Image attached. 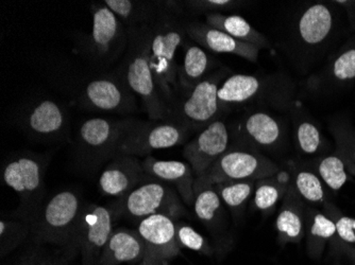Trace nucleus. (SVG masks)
Instances as JSON below:
<instances>
[{"instance_id": "f257e3e1", "label": "nucleus", "mask_w": 355, "mask_h": 265, "mask_svg": "<svg viewBox=\"0 0 355 265\" xmlns=\"http://www.w3.org/2000/svg\"><path fill=\"white\" fill-rule=\"evenodd\" d=\"M340 13L334 3L305 6L295 19L291 31V45L305 67H311L334 49L340 39Z\"/></svg>"}, {"instance_id": "f03ea898", "label": "nucleus", "mask_w": 355, "mask_h": 265, "mask_svg": "<svg viewBox=\"0 0 355 265\" xmlns=\"http://www.w3.org/2000/svg\"><path fill=\"white\" fill-rule=\"evenodd\" d=\"M125 82L143 101L151 120H171L173 111L163 99L149 61V25L131 28Z\"/></svg>"}, {"instance_id": "7ed1b4c3", "label": "nucleus", "mask_w": 355, "mask_h": 265, "mask_svg": "<svg viewBox=\"0 0 355 265\" xmlns=\"http://www.w3.org/2000/svg\"><path fill=\"white\" fill-rule=\"evenodd\" d=\"M185 27L175 16L164 12L149 25V61L155 82L165 102L173 109L178 91L175 51L181 45Z\"/></svg>"}, {"instance_id": "20e7f679", "label": "nucleus", "mask_w": 355, "mask_h": 265, "mask_svg": "<svg viewBox=\"0 0 355 265\" xmlns=\"http://www.w3.org/2000/svg\"><path fill=\"white\" fill-rule=\"evenodd\" d=\"M280 167L252 147L239 145L229 150L205 175L196 177L195 184L215 185L225 181H260L276 176Z\"/></svg>"}, {"instance_id": "39448f33", "label": "nucleus", "mask_w": 355, "mask_h": 265, "mask_svg": "<svg viewBox=\"0 0 355 265\" xmlns=\"http://www.w3.org/2000/svg\"><path fill=\"white\" fill-rule=\"evenodd\" d=\"M189 129L173 120L135 121L125 133L119 147V155L145 156L155 150L180 145Z\"/></svg>"}, {"instance_id": "423d86ee", "label": "nucleus", "mask_w": 355, "mask_h": 265, "mask_svg": "<svg viewBox=\"0 0 355 265\" xmlns=\"http://www.w3.org/2000/svg\"><path fill=\"white\" fill-rule=\"evenodd\" d=\"M123 209L132 218H148L162 214L175 219L187 214L177 192L162 181H148L128 193L123 200Z\"/></svg>"}, {"instance_id": "0eeeda50", "label": "nucleus", "mask_w": 355, "mask_h": 265, "mask_svg": "<svg viewBox=\"0 0 355 265\" xmlns=\"http://www.w3.org/2000/svg\"><path fill=\"white\" fill-rule=\"evenodd\" d=\"M221 75H213L202 80L189 91V95L177 105L173 119L189 129H201L216 121L220 111L218 83Z\"/></svg>"}, {"instance_id": "6e6552de", "label": "nucleus", "mask_w": 355, "mask_h": 265, "mask_svg": "<svg viewBox=\"0 0 355 265\" xmlns=\"http://www.w3.org/2000/svg\"><path fill=\"white\" fill-rule=\"evenodd\" d=\"M137 232L145 243V254L139 265H168L180 254L175 223L169 217L155 214L143 219Z\"/></svg>"}, {"instance_id": "1a4fd4ad", "label": "nucleus", "mask_w": 355, "mask_h": 265, "mask_svg": "<svg viewBox=\"0 0 355 265\" xmlns=\"http://www.w3.org/2000/svg\"><path fill=\"white\" fill-rule=\"evenodd\" d=\"M230 131L223 121L216 120L185 145L183 155L196 177L202 176L229 150Z\"/></svg>"}, {"instance_id": "9d476101", "label": "nucleus", "mask_w": 355, "mask_h": 265, "mask_svg": "<svg viewBox=\"0 0 355 265\" xmlns=\"http://www.w3.org/2000/svg\"><path fill=\"white\" fill-rule=\"evenodd\" d=\"M83 207L73 191H62L53 197L44 208L40 220L41 234L49 240H64L78 230Z\"/></svg>"}, {"instance_id": "9b49d317", "label": "nucleus", "mask_w": 355, "mask_h": 265, "mask_svg": "<svg viewBox=\"0 0 355 265\" xmlns=\"http://www.w3.org/2000/svg\"><path fill=\"white\" fill-rule=\"evenodd\" d=\"M125 44L123 23L105 3L93 12V26L89 37L92 55L101 61L110 62L119 55Z\"/></svg>"}, {"instance_id": "f8f14e48", "label": "nucleus", "mask_w": 355, "mask_h": 265, "mask_svg": "<svg viewBox=\"0 0 355 265\" xmlns=\"http://www.w3.org/2000/svg\"><path fill=\"white\" fill-rule=\"evenodd\" d=\"M135 120L91 118L80 125L79 141L83 149L97 155L117 154L123 136Z\"/></svg>"}, {"instance_id": "ddd939ff", "label": "nucleus", "mask_w": 355, "mask_h": 265, "mask_svg": "<svg viewBox=\"0 0 355 265\" xmlns=\"http://www.w3.org/2000/svg\"><path fill=\"white\" fill-rule=\"evenodd\" d=\"M85 104L103 111L123 113L133 109L135 98L125 80L113 77L93 80L85 86L83 95Z\"/></svg>"}, {"instance_id": "4468645a", "label": "nucleus", "mask_w": 355, "mask_h": 265, "mask_svg": "<svg viewBox=\"0 0 355 265\" xmlns=\"http://www.w3.org/2000/svg\"><path fill=\"white\" fill-rule=\"evenodd\" d=\"M355 80V35L331 53L326 65L311 79L313 89L336 91Z\"/></svg>"}, {"instance_id": "2eb2a0df", "label": "nucleus", "mask_w": 355, "mask_h": 265, "mask_svg": "<svg viewBox=\"0 0 355 265\" xmlns=\"http://www.w3.org/2000/svg\"><path fill=\"white\" fill-rule=\"evenodd\" d=\"M185 33L197 44L202 46V48L213 53L237 55L252 63H257L259 59L261 49L250 44L239 41L207 24H187L185 26Z\"/></svg>"}, {"instance_id": "dca6fc26", "label": "nucleus", "mask_w": 355, "mask_h": 265, "mask_svg": "<svg viewBox=\"0 0 355 265\" xmlns=\"http://www.w3.org/2000/svg\"><path fill=\"white\" fill-rule=\"evenodd\" d=\"M80 239L87 258L101 256L113 234V212L105 206L92 205L83 213L79 227Z\"/></svg>"}, {"instance_id": "f3484780", "label": "nucleus", "mask_w": 355, "mask_h": 265, "mask_svg": "<svg viewBox=\"0 0 355 265\" xmlns=\"http://www.w3.org/2000/svg\"><path fill=\"white\" fill-rule=\"evenodd\" d=\"M3 179L21 200L33 202L43 186L42 163L33 157L21 156L10 161L3 170Z\"/></svg>"}, {"instance_id": "a211bd4d", "label": "nucleus", "mask_w": 355, "mask_h": 265, "mask_svg": "<svg viewBox=\"0 0 355 265\" xmlns=\"http://www.w3.org/2000/svg\"><path fill=\"white\" fill-rule=\"evenodd\" d=\"M69 119L65 109L55 101L41 100L26 113L24 127L32 136L53 139L67 131Z\"/></svg>"}, {"instance_id": "6ab92c4d", "label": "nucleus", "mask_w": 355, "mask_h": 265, "mask_svg": "<svg viewBox=\"0 0 355 265\" xmlns=\"http://www.w3.org/2000/svg\"><path fill=\"white\" fill-rule=\"evenodd\" d=\"M119 156L107 165L99 179L101 192L109 197H125L146 174L137 159L127 155Z\"/></svg>"}, {"instance_id": "aec40b11", "label": "nucleus", "mask_w": 355, "mask_h": 265, "mask_svg": "<svg viewBox=\"0 0 355 265\" xmlns=\"http://www.w3.org/2000/svg\"><path fill=\"white\" fill-rule=\"evenodd\" d=\"M241 145L252 149H275L280 145L283 129L280 122L270 113L257 111L243 119L239 125Z\"/></svg>"}, {"instance_id": "412c9836", "label": "nucleus", "mask_w": 355, "mask_h": 265, "mask_svg": "<svg viewBox=\"0 0 355 265\" xmlns=\"http://www.w3.org/2000/svg\"><path fill=\"white\" fill-rule=\"evenodd\" d=\"M141 165L147 175L173 185L183 201L189 206L193 205V185L196 176L189 163L177 161H157L148 156L141 163Z\"/></svg>"}, {"instance_id": "4be33fe9", "label": "nucleus", "mask_w": 355, "mask_h": 265, "mask_svg": "<svg viewBox=\"0 0 355 265\" xmlns=\"http://www.w3.org/2000/svg\"><path fill=\"white\" fill-rule=\"evenodd\" d=\"M306 209L304 202L293 184H289L277 217L279 240L283 244H298L305 236Z\"/></svg>"}, {"instance_id": "5701e85b", "label": "nucleus", "mask_w": 355, "mask_h": 265, "mask_svg": "<svg viewBox=\"0 0 355 265\" xmlns=\"http://www.w3.org/2000/svg\"><path fill=\"white\" fill-rule=\"evenodd\" d=\"M145 254V243L137 231L117 229L113 231L101 255V265L141 262Z\"/></svg>"}, {"instance_id": "b1692460", "label": "nucleus", "mask_w": 355, "mask_h": 265, "mask_svg": "<svg viewBox=\"0 0 355 265\" xmlns=\"http://www.w3.org/2000/svg\"><path fill=\"white\" fill-rule=\"evenodd\" d=\"M207 25L225 32L230 37L255 46L259 49L270 47L267 37L257 31L244 17L239 15H225L223 13L207 14Z\"/></svg>"}, {"instance_id": "393cba45", "label": "nucleus", "mask_w": 355, "mask_h": 265, "mask_svg": "<svg viewBox=\"0 0 355 265\" xmlns=\"http://www.w3.org/2000/svg\"><path fill=\"white\" fill-rule=\"evenodd\" d=\"M305 237L309 256L319 259L324 254L327 243L337 237L336 226L326 213L308 208Z\"/></svg>"}, {"instance_id": "a878e982", "label": "nucleus", "mask_w": 355, "mask_h": 265, "mask_svg": "<svg viewBox=\"0 0 355 265\" xmlns=\"http://www.w3.org/2000/svg\"><path fill=\"white\" fill-rule=\"evenodd\" d=\"M262 89V82L254 75H231L219 86V102L221 105L241 104L252 100Z\"/></svg>"}, {"instance_id": "bb28decb", "label": "nucleus", "mask_w": 355, "mask_h": 265, "mask_svg": "<svg viewBox=\"0 0 355 265\" xmlns=\"http://www.w3.org/2000/svg\"><path fill=\"white\" fill-rule=\"evenodd\" d=\"M209 57L202 48L189 45L185 51L182 67L178 71V79L182 89L191 91L202 81L209 71Z\"/></svg>"}, {"instance_id": "cd10ccee", "label": "nucleus", "mask_w": 355, "mask_h": 265, "mask_svg": "<svg viewBox=\"0 0 355 265\" xmlns=\"http://www.w3.org/2000/svg\"><path fill=\"white\" fill-rule=\"evenodd\" d=\"M289 183L287 173L281 171L276 176L260 179L255 183L254 205L259 210L273 208L283 200Z\"/></svg>"}, {"instance_id": "c85d7f7f", "label": "nucleus", "mask_w": 355, "mask_h": 265, "mask_svg": "<svg viewBox=\"0 0 355 265\" xmlns=\"http://www.w3.org/2000/svg\"><path fill=\"white\" fill-rule=\"evenodd\" d=\"M103 3L117 16L119 21H125L128 25L143 23L144 26H147L157 19L150 3L131 0H105Z\"/></svg>"}, {"instance_id": "c756f323", "label": "nucleus", "mask_w": 355, "mask_h": 265, "mask_svg": "<svg viewBox=\"0 0 355 265\" xmlns=\"http://www.w3.org/2000/svg\"><path fill=\"white\" fill-rule=\"evenodd\" d=\"M293 186L301 199L312 204H324L326 202V190L324 181L314 171L296 168L292 165Z\"/></svg>"}, {"instance_id": "7c9ffc66", "label": "nucleus", "mask_w": 355, "mask_h": 265, "mask_svg": "<svg viewBox=\"0 0 355 265\" xmlns=\"http://www.w3.org/2000/svg\"><path fill=\"white\" fill-rule=\"evenodd\" d=\"M195 191V201H193V209L197 218L201 222H214L221 210V201L218 192L214 186L211 185H193Z\"/></svg>"}, {"instance_id": "2f4dec72", "label": "nucleus", "mask_w": 355, "mask_h": 265, "mask_svg": "<svg viewBox=\"0 0 355 265\" xmlns=\"http://www.w3.org/2000/svg\"><path fill=\"white\" fill-rule=\"evenodd\" d=\"M316 173L331 190L338 191L343 188L348 179L346 163L336 153L321 157L315 163Z\"/></svg>"}, {"instance_id": "473e14b6", "label": "nucleus", "mask_w": 355, "mask_h": 265, "mask_svg": "<svg viewBox=\"0 0 355 265\" xmlns=\"http://www.w3.org/2000/svg\"><path fill=\"white\" fill-rule=\"evenodd\" d=\"M257 181H225L215 185L221 201L232 209L241 208L255 190Z\"/></svg>"}, {"instance_id": "72a5a7b5", "label": "nucleus", "mask_w": 355, "mask_h": 265, "mask_svg": "<svg viewBox=\"0 0 355 265\" xmlns=\"http://www.w3.org/2000/svg\"><path fill=\"white\" fill-rule=\"evenodd\" d=\"M296 143L305 155H315L322 147V135L312 121L303 120L297 125Z\"/></svg>"}, {"instance_id": "f704fd0d", "label": "nucleus", "mask_w": 355, "mask_h": 265, "mask_svg": "<svg viewBox=\"0 0 355 265\" xmlns=\"http://www.w3.org/2000/svg\"><path fill=\"white\" fill-rule=\"evenodd\" d=\"M324 212L334 222L338 239L346 244L355 247V219L349 218L333 203H324Z\"/></svg>"}, {"instance_id": "c9c22d12", "label": "nucleus", "mask_w": 355, "mask_h": 265, "mask_svg": "<svg viewBox=\"0 0 355 265\" xmlns=\"http://www.w3.org/2000/svg\"><path fill=\"white\" fill-rule=\"evenodd\" d=\"M175 235H177L178 243L181 247H185L201 254H211V250L205 237L189 225L184 223H175Z\"/></svg>"}, {"instance_id": "e433bc0d", "label": "nucleus", "mask_w": 355, "mask_h": 265, "mask_svg": "<svg viewBox=\"0 0 355 265\" xmlns=\"http://www.w3.org/2000/svg\"><path fill=\"white\" fill-rule=\"evenodd\" d=\"M189 7L201 13H221L239 7L241 3L232 0H203V1H189Z\"/></svg>"}, {"instance_id": "4c0bfd02", "label": "nucleus", "mask_w": 355, "mask_h": 265, "mask_svg": "<svg viewBox=\"0 0 355 265\" xmlns=\"http://www.w3.org/2000/svg\"><path fill=\"white\" fill-rule=\"evenodd\" d=\"M334 3L346 11L349 24L355 31V1H334Z\"/></svg>"}, {"instance_id": "58836bf2", "label": "nucleus", "mask_w": 355, "mask_h": 265, "mask_svg": "<svg viewBox=\"0 0 355 265\" xmlns=\"http://www.w3.org/2000/svg\"><path fill=\"white\" fill-rule=\"evenodd\" d=\"M347 172L355 176V163H349L348 165H347Z\"/></svg>"}, {"instance_id": "ea45409f", "label": "nucleus", "mask_w": 355, "mask_h": 265, "mask_svg": "<svg viewBox=\"0 0 355 265\" xmlns=\"http://www.w3.org/2000/svg\"><path fill=\"white\" fill-rule=\"evenodd\" d=\"M353 257H354L355 259V248H353Z\"/></svg>"}]
</instances>
